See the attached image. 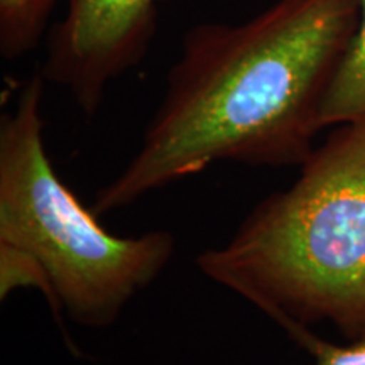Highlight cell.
Masks as SVG:
<instances>
[{
	"label": "cell",
	"mask_w": 365,
	"mask_h": 365,
	"mask_svg": "<svg viewBox=\"0 0 365 365\" xmlns=\"http://www.w3.org/2000/svg\"><path fill=\"white\" fill-rule=\"evenodd\" d=\"M359 16L360 0H274L239 24L191 27L139 149L95 195V215L217 163L301 166Z\"/></svg>",
	"instance_id": "cell-1"
},
{
	"label": "cell",
	"mask_w": 365,
	"mask_h": 365,
	"mask_svg": "<svg viewBox=\"0 0 365 365\" xmlns=\"http://www.w3.org/2000/svg\"><path fill=\"white\" fill-rule=\"evenodd\" d=\"M355 120H365V0H360L357 29L322 110L323 129Z\"/></svg>",
	"instance_id": "cell-5"
},
{
	"label": "cell",
	"mask_w": 365,
	"mask_h": 365,
	"mask_svg": "<svg viewBox=\"0 0 365 365\" xmlns=\"http://www.w3.org/2000/svg\"><path fill=\"white\" fill-rule=\"evenodd\" d=\"M196 266L281 328L323 322L365 339V120L336 125Z\"/></svg>",
	"instance_id": "cell-2"
},
{
	"label": "cell",
	"mask_w": 365,
	"mask_h": 365,
	"mask_svg": "<svg viewBox=\"0 0 365 365\" xmlns=\"http://www.w3.org/2000/svg\"><path fill=\"white\" fill-rule=\"evenodd\" d=\"M282 330L312 355L314 365H365V339L333 344L304 325H287Z\"/></svg>",
	"instance_id": "cell-7"
},
{
	"label": "cell",
	"mask_w": 365,
	"mask_h": 365,
	"mask_svg": "<svg viewBox=\"0 0 365 365\" xmlns=\"http://www.w3.org/2000/svg\"><path fill=\"white\" fill-rule=\"evenodd\" d=\"M44 81H26L0 120V245L43 269L56 317L107 328L168 267L176 240L166 230L112 234L68 188L44 144Z\"/></svg>",
	"instance_id": "cell-3"
},
{
	"label": "cell",
	"mask_w": 365,
	"mask_h": 365,
	"mask_svg": "<svg viewBox=\"0 0 365 365\" xmlns=\"http://www.w3.org/2000/svg\"><path fill=\"white\" fill-rule=\"evenodd\" d=\"M159 0H66L41 75L68 90L86 117L108 85L144 58L156 33Z\"/></svg>",
	"instance_id": "cell-4"
},
{
	"label": "cell",
	"mask_w": 365,
	"mask_h": 365,
	"mask_svg": "<svg viewBox=\"0 0 365 365\" xmlns=\"http://www.w3.org/2000/svg\"><path fill=\"white\" fill-rule=\"evenodd\" d=\"M58 0H0V54L16 59L39 43Z\"/></svg>",
	"instance_id": "cell-6"
}]
</instances>
